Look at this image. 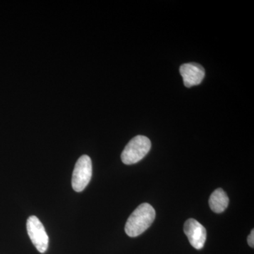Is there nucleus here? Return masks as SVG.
<instances>
[{"instance_id":"obj_3","label":"nucleus","mask_w":254,"mask_h":254,"mask_svg":"<svg viewBox=\"0 0 254 254\" xmlns=\"http://www.w3.org/2000/svg\"><path fill=\"white\" fill-rule=\"evenodd\" d=\"M92 173L91 158L88 155H82L78 158L73 170L71 180L73 190L76 192L83 191L91 181Z\"/></svg>"},{"instance_id":"obj_5","label":"nucleus","mask_w":254,"mask_h":254,"mask_svg":"<svg viewBox=\"0 0 254 254\" xmlns=\"http://www.w3.org/2000/svg\"><path fill=\"white\" fill-rule=\"evenodd\" d=\"M184 231L193 248L198 250L203 248L206 241V230L199 222L195 219H189L185 222Z\"/></svg>"},{"instance_id":"obj_6","label":"nucleus","mask_w":254,"mask_h":254,"mask_svg":"<svg viewBox=\"0 0 254 254\" xmlns=\"http://www.w3.org/2000/svg\"><path fill=\"white\" fill-rule=\"evenodd\" d=\"M180 71L187 88L200 84L205 77L204 68L196 63L184 64L180 66Z\"/></svg>"},{"instance_id":"obj_4","label":"nucleus","mask_w":254,"mask_h":254,"mask_svg":"<svg viewBox=\"0 0 254 254\" xmlns=\"http://www.w3.org/2000/svg\"><path fill=\"white\" fill-rule=\"evenodd\" d=\"M28 235L32 243L40 253H45L48 249L49 237L43 223L34 215L28 218L26 222Z\"/></svg>"},{"instance_id":"obj_1","label":"nucleus","mask_w":254,"mask_h":254,"mask_svg":"<svg viewBox=\"0 0 254 254\" xmlns=\"http://www.w3.org/2000/svg\"><path fill=\"white\" fill-rule=\"evenodd\" d=\"M155 218V210L149 203L138 205L127 220L125 232L128 237H136L146 231Z\"/></svg>"},{"instance_id":"obj_2","label":"nucleus","mask_w":254,"mask_h":254,"mask_svg":"<svg viewBox=\"0 0 254 254\" xmlns=\"http://www.w3.org/2000/svg\"><path fill=\"white\" fill-rule=\"evenodd\" d=\"M151 148V142L148 137L136 136L128 142L121 155L122 161L125 165L137 163L148 154Z\"/></svg>"},{"instance_id":"obj_8","label":"nucleus","mask_w":254,"mask_h":254,"mask_svg":"<svg viewBox=\"0 0 254 254\" xmlns=\"http://www.w3.org/2000/svg\"><path fill=\"white\" fill-rule=\"evenodd\" d=\"M247 242H248L249 245L252 248L254 247V230H252L251 232L250 235H249L248 238H247Z\"/></svg>"},{"instance_id":"obj_7","label":"nucleus","mask_w":254,"mask_h":254,"mask_svg":"<svg viewBox=\"0 0 254 254\" xmlns=\"http://www.w3.org/2000/svg\"><path fill=\"white\" fill-rule=\"evenodd\" d=\"M228 205V196L222 189H217L210 195L209 198V205L210 209L215 213H223Z\"/></svg>"}]
</instances>
